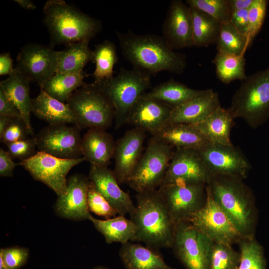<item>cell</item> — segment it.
Segmentation results:
<instances>
[{
  "label": "cell",
  "mask_w": 269,
  "mask_h": 269,
  "mask_svg": "<svg viewBox=\"0 0 269 269\" xmlns=\"http://www.w3.org/2000/svg\"><path fill=\"white\" fill-rule=\"evenodd\" d=\"M116 33L122 54L134 68L150 74L163 71L179 74L187 66L186 55L175 52L163 37L131 31Z\"/></svg>",
  "instance_id": "cell-1"
},
{
  "label": "cell",
  "mask_w": 269,
  "mask_h": 269,
  "mask_svg": "<svg viewBox=\"0 0 269 269\" xmlns=\"http://www.w3.org/2000/svg\"><path fill=\"white\" fill-rule=\"evenodd\" d=\"M134 211L130 215L137 232L134 241L157 251L171 248L176 223L157 189L137 193Z\"/></svg>",
  "instance_id": "cell-2"
},
{
  "label": "cell",
  "mask_w": 269,
  "mask_h": 269,
  "mask_svg": "<svg viewBox=\"0 0 269 269\" xmlns=\"http://www.w3.org/2000/svg\"><path fill=\"white\" fill-rule=\"evenodd\" d=\"M44 21L50 47L90 41L101 29L100 23L63 0H49L44 5Z\"/></svg>",
  "instance_id": "cell-3"
},
{
  "label": "cell",
  "mask_w": 269,
  "mask_h": 269,
  "mask_svg": "<svg viewBox=\"0 0 269 269\" xmlns=\"http://www.w3.org/2000/svg\"><path fill=\"white\" fill-rule=\"evenodd\" d=\"M243 180L235 177L212 176L207 186L243 237L252 238L256 223L254 197Z\"/></svg>",
  "instance_id": "cell-4"
},
{
  "label": "cell",
  "mask_w": 269,
  "mask_h": 269,
  "mask_svg": "<svg viewBox=\"0 0 269 269\" xmlns=\"http://www.w3.org/2000/svg\"><path fill=\"white\" fill-rule=\"evenodd\" d=\"M92 84L100 89L111 103L115 111L116 128L127 124L129 114L139 97L151 88V74L139 69L121 68L112 78Z\"/></svg>",
  "instance_id": "cell-5"
},
{
  "label": "cell",
  "mask_w": 269,
  "mask_h": 269,
  "mask_svg": "<svg viewBox=\"0 0 269 269\" xmlns=\"http://www.w3.org/2000/svg\"><path fill=\"white\" fill-rule=\"evenodd\" d=\"M233 119L256 129L269 118V67L247 77L233 95L228 109Z\"/></svg>",
  "instance_id": "cell-6"
},
{
  "label": "cell",
  "mask_w": 269,
  "mask_h": 269,
  "mask_svg": "<svg viewBox=\"0 0 269 269\" xmlns=\"http://www.w3.org/2000/svg\"><path fill=\"white\" fill-rule=\"evenodd\" d=\"M173 149L151 137L126 183L137 193L157 189L163 182Z\"/></svg>",
  "instance_id": "cell-7"
},
{
  "label": "cell",
  "mask_w": 269,
  "mask_h": 269,
  "mask_svg": "<svg viewBox=\"0 0 269 269\" xmlns=\"http://www.w3.org/2000/svg\"><path fill=\"white\" fill-rule=\"evenodd\" d=\"M74 112L77 126L106 130L115 120L114 108L106 96L92 83L75 90L67 103Z\"/></svg>",
  "instance_id": "cell-8"
},
{
  "label": "cell",
  "mask_w": 269,
  "mask_h": 269,
  "mask_svg": "<svg viewBox=\"0 0 269 269\" xmlns=\"http://www.w3.org/2000/svg\"><path fill=\"white\" fill-rule=\"evenodd\" d=\"M214 244L190 222L176 224L171 248L186 269H209Z\"/></svg>",
  "instance_id": "cell-9"
},
{
  "label": "cell",
  "mask_w": 269,
  "mask_h": 269,
  "mask_svg": "<svg viewBox=\"0 0 269 269\" xmlns=\"http://www.w3.org/2000/svg\"><path fill=\"white\" fill-rule=\"evenodd\" d=\"M85 160L84 157L63 159L39 151L30 158L21 160L18 163L33 179L44 183L59 196L66 192V177L69 171Z\"/></svg>",
  "instance_id": "cell-10"
},
{
  "label": "cell",
  "mask_w": 269,
  "mask_h": 269,
  "mask_svg": "<svg viewBox=\"0 0 269 269\" xmlns=\"http://www.w3.org/2000/svg\"><path fill=\"white\" fill-rule=\"evenodd\" d=\"M206 192L204 205L189 222L215 243L230 245L239 243L243 238V236L213 199L207 185Z\"/></svg>",
  "instance_id": "cell-11"
},
{
  "label": "cell",
  "mask_w": 269,
  "mask_h": 269,
  "mask_svg": "<svg viewBox=\"0 0 269 269\" xmlns=\"http://www.w3.org/2000/svg\"><path fill=\"white\" fill-rule=\"evenodd\" d=\"M206 184L173 183L157 189L174 222L189 221L205 204Z\"/></svg>",
  "instance_id": "cell-12"
},
{
  "label": "cell",
  "mask_w": 269,
  "mask_h": 269,
  "mask_svg": "<svg viewBox=\"0 0 269 269\" xmlns=\"http://www.w3.org/2000/svg\"><path fill=\"white\" fill-rule=\"evenodd\" d=\"M212 176L247 178L251 165L242 152L231 145L209 142L196 149Z\"/></svg>",
  "instance_id": "cell-13"
},
{
  "label": "cell",
  "mask_w": 269,
  "mask_h": 269,
  "mask_svg": "<svg viewBox=\"0 0 269 269\" xmlns=\"http://www.w3.org/2000/svg\"><path fill=\"white\" fill-rule=\"evenodd\" d=\"M80 131L75 125L49 124L34 136L37 147L41 151L60 158L82 157Z\"/></svg>",
  "instance_id": "cell-14"
},
{
  "label": "cell",
  "mask_w": 269,
  "mask_h": 269,
  "mask_svg": "<svg viewBox=\"0 0 269 269\" xmlns=\"http://www.w3.org/2000/svg\"><path fill=\"white\" fill-rule=\"evenodd\" d=\"M15 68L42 89L56 73L57 51L50 46L28 43L22 47L16 57Z\"/></svg>",
  "instance_id": "cell-15"
},
{
  "label": "cell",
  "mask_w": 269,
  "mask_h": 269,
  "mask_svg": "<svg viewBox=\"0 0 269 269\" xmlns=\"http://www.w3.org/2000/svg\"><path fill=\"white\" fill-rule=\"evenodd\" d=\"M211 177L196 149L176 148L161 185L173 183L207 184Z\"/></svg>",
  "instance_id": "cell-16"
},
{
  "label": "cell",
  "mask_w": 269,
  "mask_h": 269,
  "mask_svg": "<svg viewBox=\"0 0 269 269\" xmlns=\"http://www.w3.org/2000/svg\"><path fill=\"white\" fill-rule=\"evenodd\" d=\"M90 183L88 177L80 173L74 174L67 179L66 192L58 196L55 204L58 216L74 221L89 220L91 215L88 206Z\"/></svg>",
  "instance_id": "cell-17"
},
{
  "label": "cell",
  "mask_w": 269,
  "mask_h": 269,
  "mask_svg": "<svg viewBox=\"0 0 269 269\" xmlns=\"http://www.w3.org/2000/svg\"><path fill=\"white\" fill-rule=\"evenodd\" d=\"M163 37L173 49L194 46L190 7L179 0L170 2L162 26Z\"/></svg>",
  "instance_id": "cell-18"
},
{
  "label": "cell",
  "mask_w": 269,
  "mask_h": 269,
  "mask_svg": "<svg viewBox=\"0 0 269 269\" xmlns=\"http://www.w3.org/2000/svg\"><path fill=\"white\" fill-rule=\"evenodd\" d=\"M145 134L143 130L134 127L116 141L113 171L119 184L126 182L140 158L144 151Z\"/></svg>",
  "instance_id": "cell-19"
},
{
  "label": "cell",
  "mask_w": 269,
  "mask_h": 269,
  "mask_svg": "<svg viewBox=\"0 0 269 269\" xmlns=\"http://www.w3.org/2000/svg\"><path fill=\"white\" fill-rule=\"evenodd\" d=\"M172 109L149 97L145 92L132 109L127 124L141 129L153 135L167 124Z\"/></svg>",
  "instance_id": "cell-20"
},
{
  "label": "cell",
  "mask_w": 269,
  "mask_h": 269,
  "mask_svg": "<svg viewBox=\"0 0 269 269\" xmlns=\"http://www.w3.org/2000/svg\"><path fill=\"white\" fill-rule=\"evenodd\" d=\"M88 178L119 215H130L134 211L135 206L128 193L120 187L113 170L108 167L90 164Z\"/></svg>",
  "instance_id": "cell-21"
},
{
  "label": "cell",
  "mask_w": 269,
  "mask_h": 269,
  "mask_svg": "<svg viewBox=\"0 0 269 269\" xmlns=\"http://www.w3.org/2000/svg\"><path fill=\"white\" fill-rule=\"evenodd\" d=\"M221 106L219 95L211 89L173 108L167 124L196 125L205 120Z\"/></svg>",
  "instance_id": "cell-22"
},
{
  "label": "cell",
  "mask_w": 269,
  "mask_h": 269,
  "mask_svg": "<svg viewBox=\"0 0 269 269\" xmlns=\"http://www.w3.org/2000/svg\"><path fill=\"white\" fill-rule=\"evenodd\" d=\"M30 82L15 67L13 72L0 82V89L20 112L30 135H34L30 120L32 100L29 96Z\"/></svg>",
  "instance_id": "cell-23"
},
{
  "label": "cell",
  "mask_w": 269,
  "mask_h": 269,
  "mask_svg": "<svg viewBox=\"0 0 269 269\" xmlns=\"http://www.w3.org/2000/svg\"><path fill=\"white\" fill-rule=\"evenodd\" d=\"M116 141L105 130L90 129L81 139L83 157L90 164L108 167L113 158Z\"/></svg>",
  "instance_id": "cell-24"
},
{
  "label": "cell",
  "mask_w": 269,
  "mask_h": 269,
  "mask_svg": "<svg viewBox=\"0 0 269 269\" xmlns=\"http://www.w3.org/2000/svg\"><path fill=\"white\" fill-rule=\"evenodd\" d=\"M31 113L50 125L77 126L75 115L69 105L53 98L41 89L39 95L31 100Z\"/></svg>",
  "instance_id": "cell-25"
},
{
  "label": "cell",
  "mask_w": 269,
  "mask_h": 269,
  "mask_svg": "<svg viewBox=\"0 0 269 269\" xmlns=\"http://www.w3.org/2000/svg\"><path fill=\"white\" fill-rule=\"evenodd\" d=\"M152 137L175 149H198L209 142L193 125L167 124Z\"/></svg>",
  "instance_id": "cell-26"
},
{
  "label": "cell",
  "mask_w": 269,
  "mask_h": 269,
  "mask_svg": "<svg viewBox=\"0 0 269 269\" xmlns=\"http://www.w3.org/2000/svg\"><path fill=\"white\" fill-rule=\"evenodd\" d=\"M119 257L125 269H175L157 251L130 242L122 244Z\"/></svg>",
  "instance_id": "cell-27"
},
{
  "label": "cell",
  "mask_w": 269,
  "mask_h": 269,
  "mask_svg": "<svg viewBox=\"0 0 269 269\" xmlns=\"http://www.w3.org/2000/svg\"><path fill=\"white\" fill-rule=\"evenodd\" d=\"M233 120L228 110L220 106L203 121L193 126L209 142L231 145L230 134Z\"/></svg>",
  "instance_id": "cell-28"
},
{
  "label": "cell",
  "mask_w": 269,
  "mask_h": 269,
  "mask_svg": "<svg viewBox=\"0 0 269 269\" xmlns=\"http://www.w3.org/2000/svg\"><path fill=\"white\" fill-rule=\"evenodd\" d=\"M89 220L96 230L103 235L107 243L114 242L125 244L135 240L137 232L135 224L124 215H119L106 220L97 219L91 215Z\"/></svg>",
  "instance_id": "cell-29"
},
{
  "label": "cell",
  "mask_w": 269,
  "mask_h": 269,
  "mask_svg": "<svg viewBox=\"0 0 269 269\" xmlns=\"http://www.w3.org/2000/svg\"><path fill=\"white\" fill-rule=\"evenodd\" d=\"M84 40L69 44L63 50L57 51V67L56 73H77L83 72L84 66L93 61V51Z\"/></svg>",
  "instance_id": "cell-30"
},
{
  "label": "cell",
  "mask_w": 269,
  "mask_h": 269,
  "mask_svg": "<svg viewBox=\"0 0 269 269\" xmlns=\"http://www.w3.org/2000/svg\"><path fill=\"white\" fill-rule=\"evenodd\" d=\"M205 90L192 89L170 79L156 86L147 94L173 109L202 94Z\"/></svg>",
  "instance_id": "cell-31"
},
{
  "label": "cell",
  "mask_w": 269,
  "mask_h": 269,
  "mask_svg": "<svg viewBox=\"0 0 269 269\" xmlns=\"http://www.w3.org/2000/svg\"><path fill=\"white\" fill-rule=\"evenodd\" d=\"M86 76L84 71L77 73H55L41 89L53 98L67 103L73 92L86 84L84 79Z\"/></svg>",
  "instance_id": "cell-32"
},
{
  "label": "cell",
  "mask_w": 269,
  "mask_h": 269,
  "mask_svg": "<svg viewBox=\"0 0 269 269\" xmlns=\"http://www.w3.org/2000/svg\"><path fill=\"white\" fill-rule=\"evenodd\" d=\"M190 8L193 20L194 46L206 47L216 43L220 23L200 10L192 7Z\"/></svg>",
  "instance_id": "cell-33"
},
{
  "label": "cell",
  "mask_w": 269,
  "mask_h": 269,
  "mask_svg": "<svg viewBox=\"0 0 269 269\" xmlns=\"http://www.w3.org/2000/svg\"><path fill=\"white\" fill-rule=\"evenodd\" d=\"M118 60L116 45L112 41L106 40L96 45L93 50V61L96 68L92 74L93 83H98L112 78Z\"/></svg>",
  "instance_id": "cell-34"
},
{
  "label": "cell",
  "mask_w": 269,
  "mask_h": 269,
  "mask_svg": "<svg viewBox=\"0 0 269 269\" xmlns=\"http://www.w3.org/2000/svg\"><path fill=\"white\" fill-rule=\"evenodd\" d=\"M213 63L218 78L223 83L228 84L236 80H244L245 73L244 55H235L217 52Z\"/></svg>",
  "instance_id": "cell-35"
},
{
  "label": "cell",
  "mask_w": 269,
  "mask_h": 269,
  "mask_svg": "<svg viewBox=\"0 0 269 269\" xmlns=\"http://www.w3.org/2000/svg\"><path fill=\"white\" fill-rule=\"evenodd\" d=\"M216 44L217 52L235 55H244L251 44L247 36L230 21L220 24Z\"/></svg>",
  "instance_id": "cell-36"
},
{
  "label": "cell",
  "mask_w": 269,
  "mask_h": 269,
  "mask_svg": "<svg viewBox=\"0 0 269 269\" xmlns=\"http://www.w3.org/2000/svg\"><path fill=\"white\" fill-rule=\"evenodd\" d=\"M238 243L240 261L237 269H266L263 247L254 237L243 238Z\"/></svg>",
  "instance_id": "cell-37"
},
{
  "label": "cell",
  "mask_w": 269,
  "mask_h": 269,
  "mask_svg": "<svg viewBox=\"0 0 269 269\" xmlns=\"http://www.w3.org/2000/svg\"><path fill=\"white\" fill-rule=\"evenodd\" d=\"M240 261V253L231 245L214 242L209 269H237Z\"/></svg>",
  "instance_id": "cell-38"
},
{
  "label": "cell",
  "mask_w": 269,
  "mask_h": 269,
  "mask_svg": "<svg viewBox=\"0 0 269 269\" xmlns=\"http://www.w3.org/2000/svg\"><path fill=\"white\" fill-rule=\"evenodd\" d=\"M186 3L207 14L220 24L229 22L232 14L228 0H187Z\"/></svg>",
  "instance_id": "cell-39"
},
{
  "label": "cell",
  "mask_w": 269,
  "mask_h": 269,
  "mask_svg": "<svg viewBox=\"0 0 269 269\" xmlns=\"http://www.w3.org/2000/svg\"><path fill=\"white\" fill-rule=\"evenodd\" d=\"M268 0H254L248 9V27L246 35L250 43L260 31L265 18Z\"/></svg>",
  "instance_id": "cell-40"
},
{
  "label": "cell",
  "mask_w": 269,
  "mask_h": 269,
  "mask_svg": "<svg viewBox=\"0 0 269 269\" xmlns=\"http://www.w3.org/2000/svg\"><path fill=\"white\" fill-rule=\"evenodd\" d=\"M88 206L89 211L106 219L115 217L118 214L108 201L96 190L91 181L88 192Z\"/></svg>",
  "instance_id": "cell-41"
},
{
  "label": "cell",
  "mask_w": 269,
  "mask_h": 269,
  "mask_svg": "<svg viewBox=\"0 0 269 269\" xmlns=\"http://www.w3.org/2000/svg\"><path fill=\"white\" fill-rule=\"evenodd\" d=\"M0 255L8 269H19L27 263L29 251L25 247L13 246L1 248Z\"/></svg>",
  "instance_id": "cell-42"
},
{
  "label": "cell",
  "mask_w": 269,
  "mask_h": 269,
  "mask_svg": "<svg viewBox=\"0 0 269 269\" xmlns=\"http://www.w3.org/2000/svg\"><path fill=\"white\" fill-rule=\"evenodd\" d=\"M7 152L12 159L17 158L21 160L27 159L36 153L37 146L35 138L34 137L17 141L7 143Z\"/></svg>",
  "instance_id": "cell-43"
},
{
  "label": "cell",
  "mask_w": 269,
  "mask_h": 269,
  "mask_svg": "<svg viewBox=\"0 0 269 269\" xmlns=\"http://www.w3.org/2000/svg\"><path fill=\"white\" fill-rule=\"evenodd\" d=\"M29 132L23 120L14 118L0 135V141L5 144L27 138Z\"/></svg>",
  "instance_id": "cell-44"
},
{
  "label": "cell",
  "mask_w": 269,
  "mask_h": 269,
  "mask_svg": "<svg viewBox=\"0 0 269 269\" xmlns=\"http://www.w3.org/2000/svg\"><path fill=\"white\" fill-rule=\"evenodd\" d=\"M19 165L15 163L7 151L0 149V176L2 177H12L15 167Z\"/></svg>",
  "instance_id": "cell-45"
},
{
  "label": "cell",
  "mask_w": 269,
  "mask_h": 269,
  "mask_svg": "<svg viewBox=\"0 0 269 269\" xmlns=\"http://www.w3.org/2000/svg\"><path fill=\"white\" fill-rule=\"evenodd\" d=\"M230 22L239 32L246 35L248 27V9L232 12Z\"/></svg>",
  "instance_id": "cell-46"
},
{
  "label": "cell",
  "mask_w": 269,
  "mask_h": 269,
  "mask_svg": "<svg viewBox=\"0 0 269 269\" xmlns=\"http://www.w3.org/2000/svg\"><path fill=\"white\" fill-rule=\"evenodd\" d=\"M0 116L22 119L19 111L12 102L7 98L1 89H0Z\"/></svg>",
  "instance_id": "cell-47"
},
{
  "label": "cell",
  "mask_w": 269,
  "mask_h": 269,
  "mask_svg": "<svg viewBox=\"0 0 269 269\" xmlns=\"http://www.w3.org/2000/svg\"><path fill=\"white\" fill-rule=\"evenodd\" d=\"M13 61L8 52L1 53L0 55V76L10 75L14 71Z\"/></svg>",
  "instance_id": "cell-48"
},
{
  "label": "cell",
  "mask_w": 269,
  "mask_h": 269,
  "mask_svg": "<svg viewBox=\"0 0 269 269\" xmlns=\"http://www.w3.org/2000/svg\"><path fill=\"white\" fill-rule=\"evenodd\" d=\"M254 0H228L232 12L236 10L248 9Z\"/></svg>",
  "instance_id": "cell-49"
},
{
  "label": "cell",
  "mask_w": 269,
  "mask_h": 269,
  "mask_svg": "<svg viewBox=\"0 0 269 269\" xmlns=\"http://www.w3.org/2000/svg\"><path fill=\"white\" fill-rule=\"evenodd\" d=\"M14 118H15L0 116V135L2 134L5 129L9 125Z\"/></svg>",
  "instance_id": "cell-50"
},
{
  "label": "cell",
  "mask_w": 269,
  "mask_h": 269,
  "mask_svg": "<svg viewBox=\"0 0 269 269\" xmlns=\"http://www.w3.org/2000/svg\"><path fill=\"white\" fill-rule=\"evenodd\" d=\"M14 1L25 9L34 10L36 7V5L30 0H14Z\"/></svg>",
  "instance_id": "cell-51"
},
{
  "label": "cell",
  "mask_w": 269,
  "mask_h": 269,
  "mask_svg": "<svg viewBox=\"0 0 269 269\" xmlns=\"http://www.w3.org/2000/svg\"><path fill=\"white\" fill-rule=\"evenodd\" d=\"M0 269H8L1 255H0Z\"/></svg>",
  "instance_id": "cell-52"
},
{
  "label": "cell",
  "mask_w": 269,
  "mask_h": 269,
  "mask_svg": "<svg viewBox=\"0 0 269 269\" xmlns=\"http://www.w3.org/2000/svg\"><path fill=\"white\" fill-rule=\"evenodd\" d=\"M92 269H111L107 267L103 266H97L93 268Z\"/></svg>",
  "instance_id": "cell-53"
}]
</instances>
